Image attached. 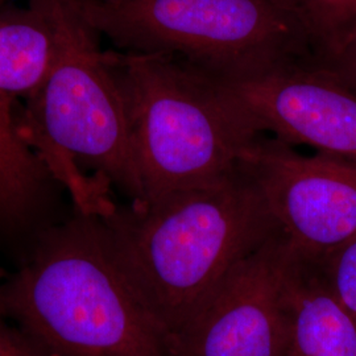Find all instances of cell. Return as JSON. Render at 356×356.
<instances>
[{"instance_id": "7", "label": "cell", "mask_w": 356, "mask_h": 356, "mask_svg": "<svg viewBox=\"0 0 356 356\" xmlns=\"http://www.w3.org/2000/svg\"><path fill=\"white\" fill-rule=\"evenodd\" d=\"M211 78L256 134L356 163V92L313 58Z\"/></svg>"}, {"instance_id": "8", "label": "cell", "mask_w": 356, "mask_h": 356, "mask_svg": "<svg viewBox=\"0 0 356 356\" xmlns=\"http://www.w3.org/2000/svg\"><path fill=\"white\" fill-rule=\"evenodd\" d=\"M289 254L281 232L241 260L173 338L175 356H284Z\"/></svg>"}, {"instance_id": "3", "label": "cell", "mask_w": 356, "mask_h": 356, "mask_svg": "<svg viewBox=\"0 0 356 356\" xmlns=\"http://www.w3.org/2000/svg\"><path fill=\"white\" fill-rule=\"evenodd\" d=\"M110 60L124 101L143 204L241 170L243 154L260 134L244 123L211 76L164 54L114 49Z\"/></svg>"}, {"instance_id": "6", "label": "cell", "mask_w": 356, "mask_h": 356, "mask_svg": "<svg viewBox=\"0 0 356 356\" xmlns=\"http://www.w3.org/2000/svg\"><path fill=\"white\" fill-rule=\"evenodd\" d=\"M242 166L261 191L293 250L322 261L356 235V163L260 135Z\"/></svg>"}, {"instance_id": "14", "label": "cell", "mask_w": 356, "mask_h": 356, "mask_svg": "<svg viewBox=\"0 0 356 356\" xmlns=\"http://www.w3.org/2000/svg\"><path fill=\"white\" fill-rule=\"evenodd\" d=\"M0 356H51L26 332L0 317Z\"/></svg>"}, {"instance_id": "13", "label": "cell", "mask_w": 356, "mask_h": 356, "mask_svg": "<svg viewBox=\"0 0 356 356\" xmlns=\"http://www.w3.org/2000/svg\"><path fill=\"white\" fill-rule=\"evenodd\" d=\"M313 63L356 92V35L330 53L313 58Z\"/></svg>"}, {"instance_id": "10", "label": "cell", "mask_w": 356, "mask_h": 356, "mask_svg": "<svg viewBox=\"0 0 356 356\" xmlns=\"http://www.w3.org/2000/svg\"><path fill=\"white\" fill-rule=\"evenodd\" d=\"M57 54V38L44 7L29 0L22 11L0 17V91L32 98L45 83Z\"/></svg>"}, {"instance_id": "11", "label": "cell", "mask_w": 356, "mask_h": 356, "mask_svg": "<svg viewBox=\"0 0 356 356\" xmlns=\"http://www.w3.org/2000/svg\"><path fill=\"white\" fill-rule=\"evenodd\" d=\"M304 32L313 58L356 35V0H277Z\"/></svg>"}, {"instance_id": "16", "label": "cell", "mask_w": 356, "mask_h": 356, "mask_svg": "<svg viewBox=\"0 0 356 356\" xmlns=\"http://www.w3.org/2000/svg\"><path fill=\"white\" fill-rule=\"evenodd\" d=\"M6 275H7V272H6L3 268L0 267V280H1Z\"/></svg>"}, {"instance_id": "5", "label": "cell", "mask_w": 356, "mask_h": 356, "mask_svg": "<svg viewBox=\"0 0 356 356\" xmlns=\"http://www.w3.org/2000/svg\"><path fill=\"white\" fill-rule=\"evenodd\" d=\"M115 51L164 54L216 78L313 58L277 0H72Z\"/></svg>"}, {"instance_id": "2", "label": "cell", "mask_w": 356, "mask_h": 356, "mask_svg": "<svg viewBox=\"0 0 356 356\" xmlns=\"http://www.w3.org/2000/svg\"><path fill=\"white\" fill-rule=\"evenodd\" d=\"M0 317L51 356H175L118 267L99 218L72 209L0 280Z\"/></svg>"}, {"instance_id": "1", "label": "cell", "mask_w": 356, "mask_h": 356, "mask_svg": "<svg viewBox=\"0 0 356 356\" xmlns=\"http://www.w3.org/2000/svg\"><path fill=\"white\" fill-rule=\"evenodd\" d=\"M98 218L118 267L173 338L232 268L282 232L242 165L214 185L115 202Z\"/></svg>"}, {"instance_id": "15", "label": "cell", "mask_w": 356, "mask_h": 356, "mask_svg": "<svg viewBox=\"0 0 356 356\" xmlns=\"http://www.w3.org/2000/svg\"><path fill=\"white\" fill-rule=\"evenodd\" d=\"M10 0H0V17H1V15L4 13V11L7 10L6 7H7V3H8Z\"/></svg>"}, {"instance_id": "12", "label": "cell", "mask_w": 356, "mask_h": 356, "mask_svg": "<svg viewBox=\"0 0 356 356\" xmlns=\"http://www.w3.org/2000/svg\"><path fill=\"white\" fill-rule=\"evenodd\" d=\"M331 292L356 322V235L319 261Z\"/></svg>"}, {"instance_id": "4", "label": "cell", "mask_w": 356, "mask_h": 356, "mask_svg": "<svg viewBox=\"0 0 356 356\" xmlns=\"http://www.w3.org/2000/svg\"><path fill=\"white\" fill-rule=\"evenodd\" d=\"M51 17L57 54L51 73L22 110L38 154H58L102 178L132 204H144L127 114L110 51L72 0H38Z\"/></svg>"}, {"instance_id": "9", "label": "cell", "mask_w": 356, "mask_h": 356, "mask_svg": "<svg viewBox=\"0 0 356 356\" xmlns=\"http://www.w3.org/2000/svg\"><path fill=\"white\" fill-rule=\"evenodd\" d=\"M282 307L284 356H356V322L331 292L319 263L291 247Z\"/></svg>"}]
</instances>
